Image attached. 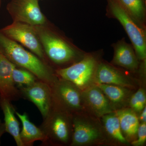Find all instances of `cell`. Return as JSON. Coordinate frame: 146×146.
Instances as JSON below:
<instances>
[{"label":"cell","mask_w":146,"mask_h":146,"mask_svg":"<svg viewBox=\"0 0 146 146\" xmlns=\"http://www.w3.org/2000/svg\"><path fill=\"white\" fill-rule=\"evenodd\" d=\"M142 113L140 115V119L142 123L146 122V108L145 106L142 110Z\"/></svg>","instance_id":"24"},{"label":"cell","mask_w":146,"mask_h":146,"mask_svg":"<svg viewBox=\"0 0 146 146\" xmlns=\"http://www.w3.org/2000/svg\"><path fill=\"white\" fill-rule=\"evenodd\" d=\"M13 82L19 88L29 86L38 80L31 72L15 65L12 72Z\"/></svg>","instance_id":"21"},{"label":"cell","mask_w":146,"mask_h":146,"mask_svg":"<svg viewBox=\"0 0 146 146\" xmlns=\"http://www.w3.org/2000/svg\"><path fill=\"white\" fill-rule=\"evenodd\" d=\"M84 98L89 107L98 116L112 113V108L107 97L96 85L86 89Z\"/></svg>","instance_id":"13"},{"label":"cell","mask_w":146,"mask_h":146,"mask_svg":"<svg viewBox=\"0 0 146 146\" xmlns=\"http://www.w3.org/2000/svg\"><path fill=\"white\" fill-rule=\"evenodd\" d=\"M60 110V106L52 99V104L49 113L40 126L46 136L47 145L52 142L66 144L70 138V123L68 117Z\"/></svg>","instance_id":"5"},{"label":"cell","mask_w":146,"mask_h":146,"mask_svg":"<svg viewBox=\"0 0 146 146\" xmlns=\"http://www.w3.org/2000/svg\"><path fill=\"white\" fill-rule=\"evenodd\" d=\"M94 82L113 84L125 88L133 86L130 80L123 73L112 65L104 62L98 64L95 73Z\"/></svg>","instance_id":"12"},{"label":"cell","mask_w":146,"mask_h":146,"mask_svg":"<svg viewBox=\"0 0 146 146\" xmlns=\"http://www.w3.org/2000/svg\"><path fill=\"white\" fill-rule=\"evenodd\" d=\"M0 7H1V0H0Z\"/></svg>","instance_id":"26"},{"label":"cell","mask_w":146,"mask_h":146,"mask_svg":"<svg viewBox=\"0 0 146 146\" xmlns=\"http://www.w3.org/2000/svg\"><path fill=\"white\" fill-rule=\"evenodd\" d=\"M13 22L33 26L48 23L40 9L38 0H12L7 7Z\"/></svg>","instance_id":"7"},{"label":"cell","mask_w":146,"mask_h":146,"mask_svg":"<svg viewBox=\"0 0 146 146\" xmlns=\"http://www.w3.org/2000/svg\"><path fill=\"white\" fill-rule=\"evenodd\" d=\"M146 94L144 89H139L133 95L130 100L129 104L131 108L137 112L142 111L146 106Z\"/></svg>","instance_id":"22"},{"label":"cell","mask_w":146,"mask_h":146,"mask_svg":"<svg viewBox=\"0 0 146 146\" xmlns=\"http://www.w3.org/2000/svg\"><path fill=\"white\" fill-rule=\"evenodd\" d=\"M5 127L4 124L0 123V139L1 137L3 134L5 132Z\"/></svg>","instance_id":"25"},{"label":"cell","mask_w":146,"mask_h":146,"mask_svg":"<svg viewBox=\"0 0 146 146\" xmlns=\"http://www.w3.org/2000/svg\"><path fill=\"white\" fill-rule=\"evenodd\" d=\"M15 113L22 122V130L20 138L24 146H31L36 141H41L44 144L46 138L40 127H38L29 119L26 113L21 114L15 111Z\"/></svg>","instance_id":"15"},{"label":"cell","mask_w":146,"mask_h":146,"mask_svg":"<svg viewBox=\"0 0 146 146\" xmlns=\"http://www.w3.org/2000/svg\"><path fill=\"white\" fill-rule=\"evenodd\" d=\"M34 27L48 61L57 65L73 64L85 55L49 23Z\"/></svg>","instance_id":"1"},{"label":"cell","mask_w":146,"mask_h":146,"mask_svg":"<svg viewBox=\"0 0 146 146\" xmlns=\"http://www.w3.org/2000/svg\"><path fill=\"white\" fill-rule=\"evenodd\" d=\"M137 133H138V139L132 143V145L141 146L143 145L146 141V124L142 123L138 126Z\"/></svg>","instance_id":"23"},{"label":"cell","mask_w":146,"mask_h":146,"mask_svg":"<svg viewBox=\"0 0 146 146\" xmlns=\"http://www.w3.org/2000/svg\"><path fill=\"white\" fill-rule=\"evenodd\" d=\"M10 102L0 97V106L4 115L5 131L13 136L17 146H24L20 138V125L14 114L15 110Z\"/></svg>","instance_id":"16"},{"label":"cell","mask_w":146,"mask_h":146,"mask_svg":"<svg viewBox=\"0 0 146 146\" xmlns=\"http://www.w3.org/2000/svg\"><path fill=\"white\" fill-rule=\"evenodd\" d=\"M0 123H1V120H0Z\"/></svg>","instance_id":"27"},{"label":"cell","mask_w":146,"mask_h":146,"mask_svg":"<svg viewBox=\"0 0 146 146\" xmlns=\"http://www.w3.org/2000/svg\"><path fill=\"white\" fill-rule=\"evenodd\" d=\"M137 24L146 29V11L143 0H118Z\"/></svg>","instance_id":"17"},{"label":"cell","mask_w":146,"mask_h":146,"mask_svg":"<svg viewBox=\"0 0 146 146\" xmlns=\"http://www.w3.org/2000/svg\"><path fill=\"white\" fill-rule=\"evenodd\" d=\"M15 65L0 53V97L11 101L21 97L12 78Z\"/></svg>","instance_id":"10"},{"label":"cell","mask_w":146,"mask_h":146,"mask_svg":"<svg viewBox=\"0 0 146 146\" xmlns=\"http://www.w3.org/2000/svg\"><path fill=\"white\" fill-rule=\"evenodd\" d=\"M108 3L106 15L119 22L129 37L138 59L145 65L146 29L131 18L118 0H108Z\"/></svg>","instance_id":"3"},{"label":"cell","mask_w":146,"mask_h":146,"mask_svg":"<svg viewBox=\"0 0 146 146\" xmlns=\"http://www.w3.org/2000/svg\"><path fill=\"white\" fill-rule=\"evenodd\" d=\"M0 53L17 67L31 72L39 80L52 86L58 80L51 66L0 31Z\"/></svg>","instance_id":"2"},{"label":"cell","mask_w":146,"mask_h":146,"mask_svg":"<svg viewBox=\"0 0 146 146\" xmlns=\"http://www.w3.org/2000/svg\"><path fill=\"white\" fill-rule=\"evenodd\" d=\"M53 100L67 110H77L81 108L80 89L70 82L60 79L52 86Z\"/></svg>","instance_id":"9"},{"label":"cell","mask_w":146,"mask_h":146,"mask_svg":"<svg viewBox=\"0 0 146 146\" xmlns=\"http://www.w3.org/2000/svg\"><path fill=\"white\" fill-rule=\"evenodd\" d=\"M112 47L114 51L113 64L131 71L138 70L139 60L131 44L123 38L113 44Z\"/></svg>","instance_id":"11"},{"label":"cell","mask_w":146,"mask_h":146,"mask_svg":"<svg viewBox=\"0 0 146 146\" xmlns=\"http://www.w3.org/2000/svg\"><path fill=\"white\" fill-rule=\"evenodd\" d=\"M73 127L72 145H83L90 143L97 140L100 136L97 129L82 120L75 119L73 121Z\"/></svg>","instance_id":"14"},{"label":"cell","mask_w":146,"mask_h":146,"mask_svg":"<svg viewBox=\"0 0 146 146\" xmlns=\"http://www.w3.org/2000/svg\"><path fill=\"white\" fill-rule=\"evenodd\" d=\"M0 31L9 39L23 46L49 64L43 47L33 26L13 22L0 29Z\"/></svg>","instance_id":"6"},{"label":"cell","mask_w":146,"mask_h":146,"mask_svg":"<svg viewBox=\"0 0 146 146\" xmlns=\"http://www.w3.org/2000/svg\"><path fill=\"white\" fill-rule=\"evenodd\" d=\"M98 63L94 55L86 54L77 62L68 67L59 68L55 72L60 79L70 82L80 90H83L89 88L94 82Z\"/></svg>","instance_id":"4"},{"label":"cell","mask_w":146,"mask_h":146,"mask_svg":"<svg viewBox=\"0 0 146 146\" xmlns=\"http://www.w3.org/2000/svg\"><path fill=\"white\" fill-rule=\"evenodd\" d=\"M96 86L111 102L119 103L125 100L128 96V91L125 87L105 84L96 83Z\"/></svg>","instance_id":"20"},{"label":"cell","mask_w":146,"mask_h":146,"mask_svg":"<svg viewBox=\"0 0 146 146\" xmlns=\"http://www.w3.org/2000/svg\"><path fill=\"white\" fill-rule=\"evenodd\" d=\"M21 96L34 104L43 119L49 113L52 104L51 88L48 84L38 80L29 86L19 89Z\"/></svg>","instance_id":"8"},{"label":"cell","mask_w":146,"mask_h":146,"mask_svg":"<svg viewBox=\"0 0 146 146\" xmlns=\"http://www.w3.org/2000/svg\"><path fill=\"white\" fill-rule=\"evenodd\" d=\"M122 131L127 136H131L137 133L139 121L135 112L130 110H122L117 112Z\"/></svg>","instance_id":"18"},{"label":"cell","mask_w":146,"mask_h":146,"mask_svg":"<svg viewBox=\"0 0 146 146\" xmlns=\"http://www.w3.org/2000/svg\"><path fill=\"white\" fill-rule=\"evenodd\" d=\"M103 119L106 130L110 136L120 143H127V141L123 135L117 115L110 113L103 116Z\"/></svg>","instance_id":"19"}]
</instances>
